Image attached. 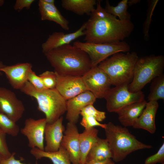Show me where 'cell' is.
<instances>
[{
	"label": "cell",
	"instance_id": "f35d334b",
	"mask_svg": "<svg viewBox=\"0 0 164 164\" xmlns=\"http://www.w3.org/2000/svg\"><path fill=\"white\" fill-rule=\"evenodd\" d=\"M43 1L47 3L55 5V1L54 0H43Z\"/></svg>",
	"mask_w": 164,
	"mask_h": 164
},
{
	"label": "cell",
	"instance_id": "d6986e66",
	"mask_svg": "<svg viewBox=\"0 0 164 164\" xmlns=\"http://www.w3.org/2000/svg\"><path fill=\"white\" fill-rule=\"evenodd\" d=\"M147 103L145 100L128 104L118 111V119L125 127L132 126L142 113Z\"/></svg>",
	"mask_w": 164,
	"mask_h": 164
},
{
	"label": "cell",
	"instance_id": "4316f807",
	"mask_svg": "<svg viewBox=\"0 0 164 164\" xmlns=\"http://www.w3.org/2000/svg\"><path fill=\"white\" fill-rule=\"evenodd\" d=\"M0 128L6 134L17 136L20 131L19 126L5 114L0 112Z\"/></svg>",
	"mask_w": 164,
	"mask_h": 164
},
{
	"label": "cell",
	"instance_id": "277c9868",
	"mask_svg": "<svg viewBox=\"0 0 164 164\" xmlns=\"http://www.w3.org/2000/svg\"><path fill=\"white\" fill-rule=\"evenodd\" d=\"M20 90L36 99L37 109L45 115L46 123H54L66 111L67 100L56 89L38 90L27 81Z\"/></svg>",
	"mask_w": 164,
	"mask_h": 164
},
{
	"label": "cell",
	"instance_id": "b9f144b4",
	"mask_svg": "<svg viewBox=\"0 0 164 164\" xmlns=\"http://www.w3.org/2000/svg\"><path fill=\"white\" fill-rule=\"evenodd\" d=\"M3 159L1 156L0 155V161H1V160Z\"/></svg>",
	"mask_w": 164,
	"mask_h": 164
},
{
	"label": "cell",
	"instance_id": "8d00e7d4",
	"mask_svg": "<svg viewBox=\"0 0 164 164\" xmlns=\"http://www.w3.org/2000/svg\"><path fill=\"white\" fill-rule=\"evenodd\" d=\"M84 164H115L111 159L102 160H92L86 161Z\"/></svg>",
	"mask_w": 164,
	"mask_h": 164
},
{
	"label": "cell",
	"instance_id": "e0dca14e",
	"mask_svg": "<svg viewBox=\"0 0 164 164\" xmlns=\"http://www.w3.org/2000/svg\"><path fill=\"white\" fill-rule=\"evenodd\" d=\"M32 65L29 63H20L6 66L1 70L4 72L11 86L15 89L20 90L28 81L29 72Z\"/></svg>",
	"mask_w": 164,
	"mask_h": 164
},
{
	"label": "cell",
	"instance_id": "30bf717a",
	"mask_svg": "<svg viewBox=\"0 0 164 164\" xmlns=\"http://www.w3.org/2000/svg\"><path fill=\"white\" fill-rule=\"evenodd\" d=\"M46 124L45 118L35 120L30 118L25 120L24 126L20 131L27 137L28 146L31 149L36 148L44 150V131Z\"/></svg>",
	"mask_w": 164,
	"mask_h": 164
},
{
	"label": "cell",
	"instance_id": "ffe728a7",
	"mask_svg": "<svg viewBox=\"0 0 164 164\" xmlns=\"http://www.w3.org/2000/svg\"><path fill=\"white\" fill-rule=\"evenodd\" d=\"M38 7L42 20L54 22L64 30H69V21L61 14L55 5L49 4L43 0H39Z\"/></svg>",
	"mask_w": 164,
	"mask_h": 164
},
{
	"label": "cell",
	"instance_id": "7bdbcfd3",
	"mask_svg": "<svg viewBox=\"0 0 164 164\" xmlns=\"http://www.w3.org/2000/svg\"><path fill=\"white\" fill-rule=\"evenodd\" d=\"M161 164H164V162L162 163H161Z\"/></svg>",
	"mask_w": 164,
	"mask_h": 164
},
{
	"label": "cell",
	"instance_id": "4dcf8cb0",
	"mask_svg": "<svg viewBox=\"0 0 164 164\" xmlns=\"http://www.w3.org/2000/svg\"><path fill=\"white\" fill-rule=\"evenodd\" d=\"M82 117L80 124L85 129H90L95 126L100 127L104 129L106 127V124L100 123L93 117L87 116H84Z\"/></svg>",
	"mask_w": 164,
	"mask_h": 164
},
{
	"label": "cell",
	"instance_id": "e575fe53",
	"mask_svg": "<svg viewBox=\"0 0 164 164\" xmlns=\"http://www.w3.org/2000/svg\"><path fill=\"white\" fill-rule=\"evenodd\" d=\"M34 1V0H16L14 6V9L15 10L18 12L24 8L29 9Z\"/></svg>",
	"mask_w": 164,
	"mask_h": 164
},
{
	"label": "cell",
	"instance_id": "7a4b0ae2",
	"mask_svg": "<svg viewBox=\"0 0 164 164\" xmlns=\"http://www.w3.org/2000/svg\"><path fill=\"white\" fill-rule=\"evenodd\" d=\"M44 55L54 72L60 75L81 77L92 68L87 54L73 45H63Z\"/></svg>",
	"mask_w": 164,
	"mask_h": 164
},
{
	"label": "cell",
	"instance_id": "f546056e",
	"mask_svg": "<svg viewBox=\"0 0 164 164\" xmlns=\"http://www.w3.org/2000/svg\"><path fill=\"white\" fill-rule=\"evenodd\" d=\"M39 76L46 89H56L57 77L55 72L46 71L40 74Z\"/></svg>",
	"mask_w": 164,
	"mask_h": 164
},
{
	"label": "cell",
	"instance_id": "2e32d148",
	"mask_svg": "<svg viewBox=\"0 0 164 164\" xmlns=\"http://www.w3.org/2000/svg\"><path fill=\"white\" fill-rule=\"evenodd\" d=\"M63 121L62 116L52 124H46L44 135L46 142L45 151L54 152L59 150L65 129Z\"/></svg>",
	"mask_w": 164,
	"mask_h": 164
},
{
	"label": "cell",
	"instance_id": "7c38bea8",
	"mask_svg": "<svg viewBox=\"0 0 164 164\" xmlns=\"http://www.w3.org/2000/svg\"><path fill=\"white\" fill-rule=\"evenodd\" d=\"M56 73L57 77L56 89L66 100L87 91L81 77L62 75Z\"/></svg>",
	"mask_w": 164,
	"mask_h": 164
},
{
	"label": "cell",
	"instance_id": "5bb4252c",
	"mask_svg": "<svg viewBox=\"0 0 164 164\" xmlns=\"http://www.w3.org/2000/svg\"><path fill=\"white\" fill-rule=\"evenodd\" d=\"M60 145L67 152L71 163L79 164V133L76 124L68 122Z\"/></svg>",
	"mask_w": 164,
	"mask_h": 164
},
{
	"label": "cell",
	"instance_id": "6da1fadb",
	"mask_svg": "<svg viewBox=\"0 0 164 164\" xmlns=\"http://www.w3.org/2000/svg\"><path fill=\"white\" fill-rule=\"evenodd\" d=\"M96 8L86 22L85 42L109 43L122 41L132 33L134 25L130 20L123 21L108 13L97 0Z\"/></svg>",
	"mask_w": 164,
	"mask_h": 164
},
{
	"label": "cell",
	"instance_id": "7402d4cb",
	"mask_svg": "<svg viewBox=\"0 0 164 164\" xmlns=\"http://www.w3.org/2000/svg\"><path fill=\"white\" fill-rule=\"evenodd\" d=\"M62 7L78 15H90L95 9L96 0H62Z\"/></svg>",
	"mask_w": 164,
	"mask_h": 164
},
{
	"label": "cell",
	"instance_id": "3957f363",
	"mask_svg": "<svg viewBox=\"0 0 164 164\" xmlns=\"http://www.w3.org/2000/svg\"><path fill=\"white\" fill-rule=\"evenodd\" d=\"M104 129L106 139L112 153V159L114 162L122 161L133 152L152 147L151 145L145 144L137 140L126 127L109 122L106 124Z\"/></svg>",
	"mask_w": 164,
	"mask_h": 164
},
{
	"label": "cell",
	"instance_id": "d6a6232c",
	"mask_svg": "<svg viewBox=\"0 0 164 164\" xmlns=\"http://www.w3.org/2000/svg\"><path fill=\"white\" fill-rule=\"evenodd\" d=\"M164 162V143H163L156 153L146 158L144 164H156L158 163H162Z\"/></svg>",
	"mask_w": 164,
	"mask_h": 164
},
{
	"label": "cell",
	"instance_id": "9a60e30c",
	"mask_svg": "<svg viewBox=\"0 0 164 164\" xmlns=\"http://www.w3.org/2000/svg\"><path fill=\"white\" fill-rule=\"evenodd\" d=\"M86 22L76 31L69 33L62 32H54L49 35L46 40L41 45L42 50L44 54L63 45L70 44L73 40L84 35Z\"/></svg>",
	"mask_w": 164,
	"mask_h": 164
},
{
	"label": "cell",
	"instance_id": "836d02e7",
	"mask_svg": "<svg viewBox=\"0 0 164 164\" xmlns=\"http://www.w3.org/2000/svg\"><path fill=\"white\" fill-rule=\"evenodd\" d=\"M28 81L37 90H42L45 89L40 77L37 76L32 70L28 74Z\"/></svg>",
	"mask_w": 164,
	"mask_h": 164
},
{
	"label": "cell",
	"instance_id": "8992f818",
	"mask_svg": "<svg viewBox=\"0 0 164 164\" xmlns=\"http://www.w3.org/2000/svg\"><path fill=\"white\" fill-rule=\"evenodd\" d=\"M164 68L162 55L138 57L134 67L132 80L128 85L129 90L133 92L141 91L147 83L163 74Z\"/></svg>",
	"mask_w": 164,
	"mask_h": 164
},
{
	"label": "cell",
	"instance_id": "8fae6325",
	"mask_svg": "<svg viewBox=\"0 0 164 164\" xmlns=\"http://www.w3.org/2000/svg\"><path fill=\"white\" fill-rule=\"evenodd\" d=\"M24 105L15 93L5 87H0V112L15 122L22 117Z\"/></svg>",
	"mask_w": 164,
	"mask_h": 164
},
{
	"label": "cell",
	"instance_id": "5b68a950",
	"mask_svg": "<svg viewBox=\"0 0 164 164\" xmlns=\"http://www.w3.org/2000/svg\"><path fill=\"white\" fill-rule=\"evenodd\" d=\"M138 58L134 52L118 53L101 63L98 66L108 75L112 85L129 84L132 80L134 67Z\"/></svg>",
	"mask_w": 164,
	"mask_h": 164
},
{
	"label": "cell",
	"instance_id": "60d3db41",
	"mask_svg": "<svg viewBox=\"0 0 164 164\" xmlns=\"http://www.w3.org/2000/svg\"><path fill=\"white\" fill-rule=\"evenodd\" d=\"M5 1L4 0H0V6L3 5Z\"/></svg>",
	"mask_w": 164,
	"mask_h": 164
},
{
	"label": "cell",
	"instance_id": "d590c367",
	"mask_svg": "<svg viewBox=\"0 0 164 164\" xmlns=\"http://www.w3.org/2000/svg\"><path fill=\"white\" fill-rule=\"evenodd\" d=\"M15 153L13 152L9 158L2 159L0 161V164H25L21 162L20 160L15 159Z\"/></svg>",
	"mask_w": 164,
	"mask_h": 164
},
{
	"label": "cell",
	"instance_id": "d4e9b609",
	"mask_svg": "<svg viewBox=\"0 0 164 164\" xmlns=\"http://www.w3.org/2000/svg\"><path fill=\"white\" fill-rule=\"evenodd\" d=\"M128 0H122L116 6L111 5L108 0L106 1L104 9L108 13L118 17L123 21L130 20L131 15L127 11Z\"/></svg>",
	"mask_w": 164,
	"mask_h": 164
},
{
	"label": "cell",
	"instance_id": "ac0fdd59",
	"mask_svg": "<svg viewBox=\"0 0 164 164\" xmlns=\"http://www.w3.org/2000/svg\"><path fill=\"white\" fill-rule=\"evenodd\" d=\"M159 107L157 101L147 102L142 113L136 120L132 127L135 129H142L153 134L156 131L155 119Z\"/></svg>",
	"mask_w": 164,
	"mask_h": 164
},
{
	"label": "cell",
	"instance_id": "484cf974",
	"mask_svg": "<svg viewBox=\"0 0 164 164\" xmlns=\"http://www.w3.org/2000/svg\"><path fill=\"white\" fill-rule=\"evenodd\" d=\"M164 99V75L156 77L152 80L150 92L148 97L149 101H157Z\"/></svg>",
	"mask_w": 164,
	"mask_h": 164
},
{
	"label": "cell",
	"instance_id": "ba28073f",
	"mask_svg": "<svg viewBox=\"0 0 164 164\" xmlns=\"http://www.w3.org/2000/svg\"><path fill=\"white\" fill-rule=\"evenodd\" d=\"M128 84H125L111 88L104 98L106 101L108 112H116L130 104L144 100V95L141 91L133 92L128 89Z\"/></svg>",
	"mask_w": 164,
	"mask_h": 164
},
{
	"label": "cell",
	"instance_id": "52a82bcc",
	"mask_svg": "<svg viewBox=\"0 0 164 164\" xmlns=\"http://www.w3.org/2000/svg\"><path fill=\"white\" fill-rule=\"evenodd\" d=\"M73 45L84 51L88 55L92 67L97 66L101 63L113 55L120 52H128L129 45L124 41L117 42L94 43L74 42Z\"/></svg>",
	"mask_w": 164,
	"mask_h": 164
},
{
	"label": "cell",
	"instance_id": "9c48e42d",
	"mask_svg": "<svg viewBox=\"0 0 164 164\" xmlns=\"http://www.w3.org/2000/svg\"><path fill=\"white\" fill-rule=\"evenodd\" d=\"M87 91L98 98H104L112 85L106 73L98 66L92 67L81 77Z\"/></svg>",
	"mask_w": 164,
	"mask_h": 164
},
{
	"label": "cell",
	"instance_id": "ab89813d",
	"mask_svg": "<svg viewBox=\"0 0 164 164\" xmlns=\"http://www.w3.org/2000/svg\"><path fill=\"white\" fill-rule=\"evenodd\" d=\"M5 65H4L3 63V62L0 61V75H2V72L1 71V69L4 67Z\"/></svg>",
	"mask_w": 164,
	"mask_h": 164
},
{
	"label": "cell",
	"instance_id": "83f0119b",
	"mask_svg": "<svg viewBox=\"0 0 164 164\" xmlns=\"http://www.w3.org/2000/svg\"><path fill=\"white\" fill-rule=\"evenodd\" d=\"M157 0L149 1L148 8L146 20L143 25L144 37L146 40L149 38V29L151 21V18L153 11L158 2Z\"/></svg>",
	"mask_w": 164,
	"mask_h": 164
},
{
	"label": "cell",
	"instance_id": "1f68e13d",
	"mask_svg": "<svg viewBox=\"0 0 164 164\" xmlns=\"http://www.w3.org/2000/svg\"><path fill=\"white\" fill-rule=\"evenodd\" d=\"M6 134L0 128V155L3 159L10 157L12 154L9 149L6 142Z\"/></svg>",
	"mask_w": 164,
	"mask_h": 164
},
{
	"label": "cell",
	"instance_id": "74e56055",
	"mask_svg": "<svg viewBox=\"0 0 164 164\" xmlns=\"http://www.w3.org/2000/svg\"><path fill=\"white\" fill-rule=\"evenodd\" d=\"M139 0H131L128 1V6H131L134 4H136L138 2Z\"/></svg>",
	"mask_w": 164,
	"mask_h": 164
},
{
	"label": "cell",
	"instance_id": "603a6c76",
	"mask_svg": "<svg viewBox=\"0 0 164 164\" xmlns=\"http://www.w3.org/2000/svg\"><path fill=\"white\" fill-rule=\"evenodd\" d=\"M30 153L36 159L48 158L53 164H71L67 152L61 145L58 151L54 152H47L35 148L31 149Z\"/></svg>",
	"mask_w": 164,
	"mask_h": 164
},
{
	"label": "cell",
	"instance_id": "cb8c5ba5",
	"mask_svg": "<svg viewBox=\"0 0 164 164\" xmlns=\"http://www.w3.org/2000/svg\"><path fill=\"white\" fill-rule=\"evenodd\" d=\"M112 158V153L107 140L98 137L88 152L86 161L102 160Z\"/></svg>",
	"mask_w": 164,
	"mask_h": 164
},
{
	"label": "cell",
	"instance_id": "f1b7e54d",
	"mask_svg": "<svg viewBox=\"0 0 164 164\" xmlns=\"http://www.w3.org/2000/svg\"><path fill=\"white\" fill-rule=\"evenodd\" d=\"M80 114L82 116H87L93 117L99 122L103 121L106 118L105 113L97 110L94 107L93 104H89L84 108L81 111Z\"/></svg>",
	"mask_w": 164,
	"mask_h": 164
},
{
	"label": "cell",
	"instance_id": "44dd1931",
	"mask_svg": "<svg viewBox=\"0 0 164 164\" xmlns=\"http://www.w3.org/2000/svg\"><path fill=\"white\" fill-rule=\"evenodd\" d=\"M98 130L95 128L85 129L79 134L80 155L79 164H84L87 155L97 140Z\"/></svg>",
	"mask_w": 164,
	"mask_h": 164
},
{
	"label": "cell",
	"instance_id": "4fadbf2b",
	"mask_svg": "<svg viewBox=\"0 0 164 164\" xmlns=\"http://www.w3.org/2000/svg\"><path fill=\"white\" fill-rule=\"evenodd\" d=\"M96 99L91 92L86 91L67 100L66 119L68 122L76 124L81 110L87 106L93 104Z\"/></svg>",
	"mask_w": 164,
	"mask_h": 164
}]
</instances>
